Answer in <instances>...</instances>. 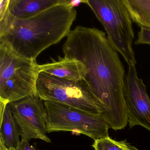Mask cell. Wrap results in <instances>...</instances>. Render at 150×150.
<instances>
[{"label":"cell","instance_id":"7a4b0ae2","mask_svg":"<svg viewBox=\"0 0 150 150\" xmlns=\"http://www.w3.org/2000/svg\"><path fill=\"white\" fill-rule=\"evenodd\" d=\"M77 11L69 0L26 19H18L8 11L0 15V43L16 55L36 61L38 56L67 37Z\"/></svg>","mask_w":150,"mask_h":150},{"label":"cell","instance_id":"8992f818","mask_svg":"<svg viewBox=\"0 0 150 150\" xmlns=\"http://www.w3.org/2000/svg\"><path fill=\"white\" fill-rule=\"evenodd\" d=\"M47 132L70 131L94 140L108 136V125L100 115L66 104L45 101Z\"/></svg>","mask_w":150,"mask_h":150},{"label":"cell","instance_id":"7c38bea8","mask_svg":"<svg viewBox=\"0 0 150 150\" xmlns=\"http://www.w3.org/2000/svg\"><path fill=\"white\" fill-rule=\"evenodd\" d=\"M132 21L150 29V0H124Z\"/></svg>","mask_w":150,"mask_h":150},{"label":"cell","instance_id":"4fadbf2b","mask_svg":"<svg viewBox=\"0 0 150 150\" xmlns=\"http://www.w3.org/2000/svg\"><path fill=\"white\" fill-rule=\"evenodd\" d=\"M92 146L95 150H123L117 141L108 136L94 140Z\"/></svg>","mask_w":150,"mask_h":150},{"label":"cell","instance_id":"3957f363","mask_svg":"<svg viewBox=\"0 0 150 150\" xmlns=\"http://www.w3.org/2000/svg\"><path fill=\"white\" fill-rule=\"evenodd\" d=\"M36 61L21 57L0 43V102L5 105L38 96Z\"/></svg>","mask_w":150,"mask_h":150},{"label":"cell","instance_id":"52a82bcc","mask_svg":"<svg viewBox=\"0 0 150 150\" xmlns=\"http://www.w3.org/2000/svg\"><path fill=\"white\" fill-rule=\"evenodd\" d=\"M19 127L21 139H40L51 143L47 135L44 101L33 96L8 103Z\"/></svg>","mask_w":150,"mask_h":150},{"label":"cell","instance_id":"ba28073f","mask_svg":"<svg viewBox=\"0 0 150 150\" xmlns=\"http://www.w3.org/2000/svg\"><path fill=\"white\" fill-rule=\"evenodd\" d=\"M127 117L130 129L139 125L150 131V98L136 65L129 66L124 88Z\"/></svg>","mask_w":150,"mask_h":150},{"label":"cell","instance_id":"9a60e30c","mask_svg":"<svg viewBox=\"0 0 150 150\" xmlns=\"http://www.w3.org/2000/svg\"><path fill=\"white\" fill-rule=\"evenodd\" d=\"M11 150H37L33 146L29 143V141L24 139H21L19 145L16 149Z\"/></svg>","mask_w":150,"mask_h":150},{"label":"cell","instance_id":"e0dca14e","mask_svg":"<svg viewBox=\"0 0 150 150\" xmlns=\"http://www.w3.org/2000/svg\"><path fill=\"white\" fill-rule=\"evenodd\" d=\"M86 0H69V4L74 8L79 6L81 3L86 4Z\"/></svg>","mask_w":150,"mask_h":150},{"label":"cell","instance_id":"277c9868","mask_svg":"<svg viewBox=\"0 0 150 150\" xmlns=\"http://www.w3.org/2000/svg\"><path fill=\"white\" fill-rule=\"evenodd\" d=\"M86 4L103 26L112 47L129 66L136 65L132 47L135 38L133 21L124 0H86Z\"/></svg>","mask_w":150,"mask_h":150},{"label":"cell","instance_id":"6da1fadb","mask_svg":"<svg viewBox=\"0 0 150 150\" xmlns=\"http://www.w3.org/2000/svg\"><path fill=\"white\" fill-rule=\"evenodd\" d=\"M67 37L64 57L86 67V81L105 108L103 118L113 130L124 129L128 123L124 93L126 74L118 52L106 34L95 28L77 26Z\"/></svg>","mask_w":150,"mask_h":150},{"label":"cell","instance_id":"30bf717a","mask_svg":"<svg viewBox=\"0 0 150 150\" xmlns=\"http://www.w3.org/2000/svg\"><path fill=\"white\" fill-rule=\"evenodd\" d=\"M62 0H10L9 11L18 19H26L60 4Z\"/></svg>","mask_w":150,"mask_h":150},{"label":"cell","instance_id":"9c48e42d","mask_svg":"<svg viewBox=\"0 0 150 150\" xmlns=\"http://www.w3.org/2000/svg\"><path fill=\"white\" fill-rule=\"evenodd\" d=\"M39 72H43L59 79L73 81H86L87 69L81 61L64 57H59L58 61L38 64Z\"/></svg>","mask_w":150,"mask_h":150},{"label":"cell","instance_id":"5bb4252c","mask_svg":"<svg viewBox=\"0 0 150 150\" xmlns=\"http://www.w3.org/2000/svg\"><path fill=\"white\" fill-rule=\"evenodd\" d=\"M135 44L150 45V29L141 28L138 33L137 39L135 42Z\"/></svg>","mask_w":150,"mask_h":150},{"label":"cell","instance_id":"5b68a950","mask_svg":"<svg viewBox=\"0 0 150 150\" xmlns=\"http://www.w3.org/2000/svg\"><path fill=\"white\" fill-rule=\"evenodd\" d=\"M36 88L38 96L44 101L63 103L102 117L105 112L104 106L86 81H73L40 72Z\"/></svg>","mask_w":150,"mask_h":150},{"label":"cell","instance_id":"2e32d148","mask_svg":"<svg viewBox=\"0 0 150 150\" xmlns=\"http://www.w3.org/2000/svg\"><path fill=\"white\" fill-rule=\"evenodd\" d=\"M120 145L123 150H139L137 147L131 145L126 140L119 141Z\"/></svg>","mask_w":150,"mask_h":150},{"label":"cell","instance_id":"8fae6325","mask_svg":"<svg viewBox=\"0 0 150 150\" xmlns=\"http://www.w3.org/2000/svg\"><path fill=\"white\" fill-rule=\"evenodd\" d=\"M0 141L8 149H16L21 142V132L8 104L0 116Z\"/></svg>","mask_w":150,"mask_h":150}]
</instances>
